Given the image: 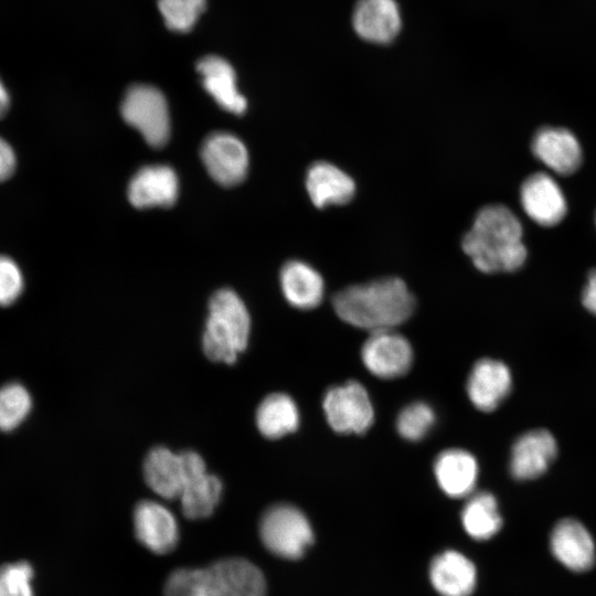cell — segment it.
Segmentation results:
<instances>
[{"label":"cell","mask_w":596,"mask_h":596,"mask_svg":"<svg viewBox=\"0 0 596 596\" xmlns=\"http://www.w3.org/2000/svg\"><path fill=\"white\" fill-rule=\"evenodd\" d=\"M201 158L212 179L224 187L242 182L247 173V149L232 134L219 131L207 136L201 148Z\"/></svg>","instance_id":"cell-10"},{"label":"cell","mask_w":596,"mask_h":596,"mask_svg":"<svg viewBox=\"0 0 596 596\" xmlns=\"http://www.w3.org/2000/svg\"><path fill=\"white\" fill-rule=\"evenodd\" d=\"M352 23L356 34L365 41L385 44L400 32L401 14L395 0H359Z\"/></svg>","instance_id":"cell-18"},{"label":"cell","mask_w":596,"mask_h":596,"mask_svg":"<svg viewBox=\"0 0 596 596\" xmlns=\"http://www.w3.org/2000/svg\"><path fill=\"white\" fill-rule=\"evenodd\" d=\"M164 596H266L262 571L243 557H226L199 568H177L168 576Z\"/></svg>","instance_id":"cell-3"},{"label":"cell","mask_w":596,"mask_h":596,"mask_svg":"<svg viewBox=\"0 0 596 596\" xmlns=\"http://www.w3.org/2000/svg\"><path fill=\"white\" fill-rule=\"evenodd\" d=\"M429 577L441 596H469L476 586L473 563L457 551H445L430 563Z\"/></svg>","instance_id":"cell-23"},{"label":"cell","mask_w":596,"mask_h":596,"mask_svg":"<svg viewBox=\"0 0 596 596\" xmlns=\"http://www.w3.org/2000/svg\"><path fill=\"white\" fill-rule=\"evenodd\" d=\"M32 400L25 387L9 383L0 389V430L17 428L28 416Z\"/></svg>","instance_id":"cell-27"},{"label":"cell","mask_w":596,"mask_h":596,"mask_svg":"<svg viewBox=\"0 0 596 596\" xmlns=\"http://www.w3.org/2000/svg\"><path fill=\"white\" fill-rule=\"evenodd\" d=\"M120 111L124 120L138 130L152 147L163 146L170 136V116L163 94L151 85H132L126 92Z\"/></svg>","instance_id":"cell-6"},{"label":"cell","mask_w":596,"mask_h":596,"mask_svg":"<svg viewBox=\"0 0 596 596\" xmlns=\"http://www.w3.org/2000/svg\"><path fill=\"white\" fill-rule=\"evenodd\" d=\"M15 155L10 145L0 137V182L9 179L15 169Z\"/></svg>","instance_id":"cell-32"},{"label":"cell","mask_w":596,"mask_h":596,"mask_svg":"<svg viewBox=\"0 0 596 596\" xmlns=\"http://www.w3.org/2000/svg\"><path fill=\"white\" fill-rule=\"evenodd\" d=\"M582 302L589 312L596 316V269L588 275L582 294Z\"/></svg>","instance_id":"cell-33"},{"label":"cell","mask_w":596,"mask_h":596,"mask_svg":"<svg viewBox=\"0 0 596 596\" xmlns=\"http://www.w3.org/2000/svg\"><path fill=\"white\" fill-rule=\"evenodd\" d=\"M184 466V483L181 496L182 513L187 519L199 520L209 518L222 496L221 479L207 472L203 458L195 451L181 453Z\"/></svg>","instance_id":"cell-8"},{"label":"cell","mask_w":596,"mask_h":596,"mask_svg":"<svg viewBox=\"0 0 596 596\" xmlns=\"http://www.w3.org/2000/svg\"><path fill=\"white\" fill-rule=\"evenodd\" d=\"M332 306L344 322L374 332L406 321L415 299L402 279L386 277L341 289L333 296Z\"/></svg>","instance_id":"cell-2"},{"label":"cell","mask_w":596,"mask_h":596,"mask_svg":"<svg viewBox=\"0 0 596 596\" xmlns=\"http://www.w3.org/2000/svg\"><path fill=\"white\" fill-rule=\"evenodd\" d=\"M259 538L273 554L287 558L301 557L312 543L313 534L306 515L288 503L269 507L259 521Z\"/></svg>","instance_id":"cell-5"},{"label":"cell","mask_w":596,"mask_h":596,"mask_svg":"<svg viewBox=\"0 0 596 596\" xmlns=\"http://www.w3.org/2000/svg\"><path fill=\"white\" fill-rule=\"evenodd\" d=\"M299 421L297 404L285 393L267 395L259 403L255 415L259 433L269 439H277L295 432Z\"/></svg>","instance_id":"cell-25"},{"label":"cell","mask_w":596,"mask_h":596,"mask_svg":"<svg viewBox=\"0 0 596 596\" xmlns=\"http://www.w3.org/2000/svg\"><path fill=\"white\" fill-rule=\"evenodd\" d=\"M23 290L20 268L11 258L0 255V306L13 304Z\"/></svg>","instance_id":"cell-31"},{"label":"cell","mask_w":596,"mask_h":596,"mask_svg":"<svg viewBox=\"0 0 596 596\" xmlns=\"http://www.w3.org/2000/svg\"><path fill=\"white\" fill-rule=\"evenodd\" d=\"M531 146L533 155L557 174H572L581 166V145L568 129L542 127L535 132Z\"/></svg>","instance_id":"cell-15"},{"label":"cell","mask_w":596,"mask_h":596,"mask_svg":"<svg viewBox=\"0 0 596 596\" xmlns=\"http://www.w3.org/2000/svg\"><path fill=\"white\" fill-rule=\"evenodd\" d=\"M413 358L411 343L394 329L370 332L361 348L365 369L374 376L385 380L406 374Z\"/></svg>","instance_id":"cell-9"},{"label":"cell","mask_w":596,"mask_h":596,"mask_svg":"<svg viewBox=\"0 0 596 596\" xmlns=\"http://www.w3.org/2000/svg\"><path fill=\"white\" fill-rule=\"evenodd\" d=\"M136 539L155 554H167L179 542V526L173 513L153 500L139 501L134 510Z\"/></svg>","instance_id":"cell-12"},{"label":"cell","mask_w":596,"mask_h":596,"mask_svg":"<svg viewBox=\"0 0 596 596\" xmlns=\"http://www.w3.org/2000/svg\"><path fill=\"white\" fill-rule=\"evenodd\" d=\"M249 312L240 296L228 288L215 291L202 337L203 352L214 362L233 364L248 343Z\"/></svg>","instance_id":"cell-4"},{"label":"cell","mask_w":596,"mask_h":596,"mask_svg":"<svg viewBox=\"0 0 596 596\" xmlns=\"http://www.w3.org/2000/svg\"><path fill=\"white\" fill-rule=\"evenodd\" d=\"M557 455L554 436L545 429L530 430L513 444L510 472L518 480H531L543 475Z\"/></svg>","instance_id":"cell-14"},{"label":"cell","mask_w":596,"mask_h":596,"mask_svg":"<svg viewBox=\"0 0 596 596\" xmlns=\"http://www.w3.org/2000/svg\"><path fill=\"white\" fill-rule=\"evenodd\" d=\"M196 70L205 91L221 108L235 115L245 113L247 100L238 92L235 71L226 60L207 55L198 62Z\"/></svg>","instance_id":"cell-19"},{"label":"cell","mask_w":596,"mask_h":596,"mask_svg":"<svg viewBox=\"0 0 596 596\" xmlns=\"http://www.w3.org/2000/svg\"><path fill=\"white\" fill-rule=\"evenodd\" d=\"M515 214L505 205L490 204L477 213L461 242L464 252L482 273H510L523 266L526 247Z\"/></svg>","instance_id":"cell-1"},{"label":"cell","mask_w":596,"mask_h":596,"mask_svg":"<svg viewBox=\"0 0 596 596\" xmlns=\"http://www.w3.org/2000/svg\"><path fill=\"white\" fill-rule=\"evenodd\" d=\"M436 422L433 407L425 402H414L405 406L396 418L398 434L409 441H418L427 436Z\"/></svg>","instance_id":"cell-28"},{"label":"cell","mask_w":596,"mask_h":596,"mask_svg":"<svg viewBox=\"0 0 596 596\" xmlns=\"http://www.w3.org/2000/svg\"><path fill=\"white\" fill-rule=\"evenodd\" d=\"M461 522L472 539L483 541L492 538L502 525L496 498L486 491L472 494L461 511Z\"/></svg>","instance_id":"cell-26"},{"label":"cell","mask_w":596,"mask_h":596,"mask_svg":"<svg viewBox=\"0 0 596 596\" xmlns=\"http://www.w3.org/2000/svg\"><path fill=\"white\" fill-rule=\"evenodd\" d=\"M10 105V97L8 91L0 79V118H2L8 111Z\"/></svg>","instance_id":"cell-34"},{"label":"cell","mask_w":596,"mask_h":596,"mask_svg":"<svg viewBox=\"0 0 596 596\" xmlns=\"http://www.w3.org/2000/svg\"><path fill=\"white\" fill-rule=\"evenodd\" d=\"M512 385L509 368L501 361L480 359L472 366L466 384L471 404L481 412L494 411L508 396Z\"/></svg>","instance_id":"cell-13"},{"label":"cell","mask_w":596,"mask_h":596,"mask_svg":"<svg viewBox=\"0 0 596 596\" xmlns=\"http://www.w3.org/2000/svg\"><path fill=\"white\" fill-rule=\"evenodd\" d=\"M330 427L340 434L365 433L374 422V408L366 389L358 381L330 387L323 396Z\"/></svg>","instance_id":"cell-7"},{"label":"cell","mask_w":596,"mask_h":596,"mask_svg":"<svg viewBox=\"0 0 596 596\" xmlns=\"http://www.w3.org/2000/svg\"><path fill=\"white\" fill-rule=\"evenodd\" d=\"M434 475L439 488L451 498L470 496L478 478V462L468 451L449 448L436 457Z\"/></svg>","instance_id":"cell-21"},{"label":"cell","mask_w":596,"mask_h":596,"mask_svg":"<svg viewBox=\"0 0 596 596\" xmlns=\"http://www.w3.org/2000/svg\"><path fill=\"white\" fill-rule=\"evenodd\" d=\"M555 558L574 572L589 570L595 563V543L587 529L574 519L556 523L550 539Z\"/></svg>","instance_id":"cell-17"},{"label":"cell","mask_w":596,"mask_h":596,"mask_svg":"<svg viewBox=\"0 0 596 596\" xmlns=\"http://www.w3.org/2000/svg\"><path fill=\"white\" fill-rule=\"evenodd\" d=\"M179 192V181L169 166L155 164L141 168L128 185V199L138 209L172 205Z\"/></svg>","instance_id":"cell-16"},{"label":"cell","mask_w":596,"mask_h":596,"mask_svg":"<svg viewBox=\"0 0 596 596\" xmlns=\"http://www.w3.org/2000/svg\"><path fill=\"white\" fill-rule=\"evenodd\" d=\"M526 215L541 226H555L566 215L567 203L557 182L545 172L530 174L520 188Z\"/></svg>","instance_id":"cell-11"},{"label":"cell","mask_w":596,"mask_h":596,"mask_svg":"<svg viewBox=\"0 0 596 596\" xmlns=\"http://www.w3.org/2000/svg\"><path fill=\"white\" fill-rule=\"evenodd\" d=\"M33 570L25 562L6 564L0 567V596H34Z\"/></svg>","instance_id":"cell-30"},{"label":"cell","mask_w":596,"mask_h":596,"mask_svg":"<svg viewBox=\"0 0 596 596\" xmlns=\"http://www.w3.org/2000/svg\"><path fill=\"white\" fill-rule=\"evenodd\" d=\"M205 0H158V9L168 29L189 32L205 9Z\"/></svg>","instance_id":"cell-29"},{"label":"cell","mask_w":596,"mask_h":596,"mask_svg":"<svg viewBox=\"0 0 596 596\" xmlns=\"http://www.w3.org/2000/svg\"><path fill=\"white\" fill-rule=\"evenodd\" d=\"M143 478L147 486L167 500L179 499L184 483V466L181 453L164 446L153 447L146 456Z\"/></svg>","instance_id":"cell-22"},{"label":"cell","mask_w":596,"mask_h":596,"mask_svg":"<svg viewBox=\"0 0 596 596\" xmlns=\"http://www.w3.org/2000/svg\"><path fill=\"white\" fill-rule=\"evenodd\" d=\"M306 189L312 204L322 209L348 203L354 196L355 183L336 164L317 161L307 171Z\"/></svg>","instance_id":"cell-20"},{"label":"cell","mask_w":596,"mask_h":596,"mask_svg":"<svg viewBox=\"0 0 596 596\" xmlns=\"http://www.w3.org/2000/svg\"><path fill=\"white\" fill-rule=\"evenodd\" d=\"M280 287L286 300L302 310L317 307L324 295V281L320 273L301 260H289L280 270Z\"/></svg>","instance_id":"cell-24"}]
</instances>
